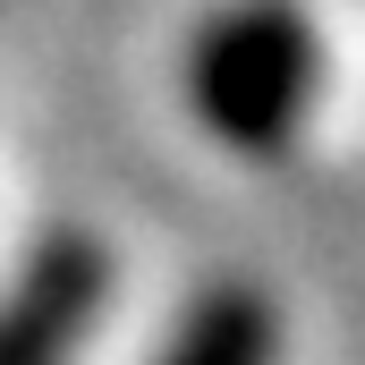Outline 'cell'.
<instances>
[{"instance_id": "6da1fadb", "label": "cell", "mask_w": 365, "mask_h": 365, "mask_svg": "<svg viewBox=\"0 0 365 365\" xmlns=\"http://www.w3.org/2000/svg\"><path fill=\"white\" fill-rule=\"evenodd\" d=\"M323 93V34L289 0L212 17L187 51V102L230 153H289Z\"/></svg>"}, {"instance_id": "7a4b0ae2", "label": "cell", "mask_w": 365, "mask_h": 365, "mask_svg": "<svg viewBox=\"0 0 365 365\" xmlns=\"http://www.w3.org/2000/svg\"><path fill=\"white\" fill-rule=\"evenodd\" d=\"M110 289H119V272L86 230L43 238L0 297V365H68Z\"/></svg>"}, {"instance_id": "3957f363", "label": "cell", "mask_w": 365, "mask_h": 365, "mask_svg": "<svg viewBox=\"0 0 365 365\" xmlns=\"http://www.w3.org/2000/svg\"><path fill=\"white\" fill-rule=\"evenodd\" d=\"M153 365H280V314L264 289L221 280L179 314V331L162 340Z\"/></svg>"}]
</instances>
